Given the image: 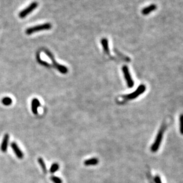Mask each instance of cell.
Listing matches in <instances>:
<instances>
[{
	"label": "cell",
	"mask_w": 183,
	"mask_h": 183,
	"mask_svg": "<svg viewBox=\"0 0 183 183\" xmlns=\"http://www.w3.org/2000/svg\"><path fill=\"white\" fill-rule=\"evenodd\" d=\"M167 129V125L166 124H163L162 125V127L161 129L159 130L157 136L155 138V140L154 143L152 144L151 148V151L152 152L155 153L157 151L159 150V148L161 146V144L162 140L163 137L164 133L165 131V130Z\"/></svg>",
	"instance_id": "6da1fadb"
},
{
	"label": "cell",
	"mask_w": 183,
	"mask_h": 183,
	"mask_svg": "<svg viewBox=\"0 0 183 183\" xmlns=\"http://www.w3.org/2000/svg\"><path fill=\"white\" fill-rule=\"evenodd\" d=\"M51 28H52L51 24H50L49 23H46L37 25L27 29L26 31V33L28 35H30L33 33L38 32L45 30H49Z\"/></svg>",
	"instance_id": "7a4b0ae2"
},
{
	"label": "cell",
	"mask_w": 183,
	"mask_h": 183,
	"mask_svg": "<svg viewBox=\"0 0 183 183\" xmlns=\"http://www.w3.org/2000/svg\"><path fill=\"white\" fill-rule=\"evenodd\" d=\"M145 90H146V86L144 85H141L134 92L126 95H124L122 97V98L124 99V101L134 99L136 97H138L139 96H140L142 93H143L145 92Z\"/></svg>",
	"instance_id": "3957f363"
},
{
	"label": "cell",
	"mask_w": 183,
	"mask_h": 183,
	"mask_svg": "<svg viewBox=\"0 0 183 183\" xmlns=\"http://www.w3.org/2000/svg\"><path fill=\"white\" fill-rule=\"evenodd\" d=\"M44 51L46 54L49 57V58L51 59V60L53 62V66L57 70H58L62 74H66L68 72V69L66 67H65L64 65H63L59 64L58 63H57L55 61L53 54H52V53L49 51H48V49H44Z\"/></svg>",
	"instance_id": "277c9868"
},
{
	"label": "cell",
	"mask_w": 183,
	"mask_h": 183,
	"mask_svg": "<svg viewBox=\"0 0 183 183\" xmlns=\"http://www.w3.org/2000/svg\"><path fill=\"white\" fill-rule=\"evenodd\" d=\"M38 5V3L37 2H33L29 6H27L26 9L23 10L19 14V16L20 18L23 19L26 17L29 14L31 13L34 10H35Z\"/></svg>",
	"instance_id": "5b68a950"
},
{
	"label": "cell",
	"mask_w": 183,
	"mask_h": 183,
	"mask_svg": "<svg viewBox=\"0 0 183 183\" xmlns=\"http://www.w3.org/2000/svg\"><path fill=\"white\" fill-rule=\"evenodd\" d=\"M122 70L124 75L125 79L127 82V85L129 88H132L134 85V82L132 79V77L130 73L129 68L127 65H124L122 68Z\"/></svg>",
	"instance_id": "8992f818"
},
{
	"label": "cell",
	"mask_w": 183,
	"mask_h": 183,
	"mask_svg": "<svg viewBox=\"0 0 183 183\" xmlns=\"http://www.w3.org/2000/svg\"><path fill=\"white\" fill-rule=\"evenodd\" d=\"M11 148L13 149V151H14V152L15 153L16 155L17 156V157L19 159H22L23 158V153L22 152V151L20 149V148H19V146H17L16 143L13 142L11 144Z\"/></svg>",
	"instance_id": "52a82bcc"
},
{
	"label": "cell",
	"mask_w": 183,
	"mask_h": 183,
	"mask_svg": "<svg viewBox=\"0 0 183 183\" xmlns=\"http://www.w3.org/2000/svg\"><path fill=\"white\" fill-rule=\"evenodd\" d=\"M9 140V135L8 134H5L4 135V137L3 138L1 146V150L2 152H5L7 150Z\"/></svg>",
	"instance_id": "ba28073f"
},
{
	"label": "cell",
	"mask_w": 183,
	"mask_h": 183,
	"mask_svg": "<svg viewBox=\"0 0 183 183\" xmlns=\"http://www.w3.org/2000/svg\"><path fill=\"white\" fill-rule=\"evenodd\" d=\"M156 9H157L156 5H155V4H151L150 5H149V6L144 8L143 9H142L141 14H143V15H145V16H146V15L150 14L151 12L156 10Z\"/></svg>",
	"instance_id": "9c48e42d"
},
{
	"label": "cell",
	"mask_w": 183,
	"mask_h": 183,
	"mask_svg": "<svg viewBox=\"0 0 183 183\" xmlns=\"http://www.w3.org/2000/svg\"><path fill=\"white\" fill-rule=\"evenodd\" d=\"M39 106H40L39 101L36 98L33 99L32 101V111L34 114H38V108Z\"/></svg>",
	"instance_id": "30bf717a"
},
{
	"label": "cell",
	"mask_w": 183,
	"mask_h": 183,
	"mask_svg": "<svg viewBox=\"0 0 183 183\" xmlns=\"http://www.w3.org/2000/svg\"><path fill=\"white\" fill-rule=\"evenodd\" d=\"M101 43L102 45L104 51L105 53L107 54L108 55H109V46H108V39L107 38H103L101 40Z\"/></svg>",
	"instance_id": "8fae6325"
},
{
	"label": "cell",
	"mask_w": 183,
	"mask_h": 183,
	"mask_svg": "<svg viewBox=\"0 0 183 183\" xmlns=\"http://www.w3.org/2000/svg\"><path fill=\"white\" fill-rule=\"evenodd\" d=\"M98 163H99V160L97 158H93L86 160L84 162V164L86 166H90V165H96Z\"/></svg>",
	"instance_id": "7c38bea8"
},
{
	"label": "cell",
	"mask_w": 183,
	"mask_h": 183,
	"mask_svg": "<svg viewBox=\"0 0 183 183\" xmlns=\"http://www.w3.org/2000/svg\"><path fill=\"white\" fill-rule=\"evenodd\" d=\"M12 99L10 97H5L2 99V103L5 106H9L12 104Z\"/></svg>",
	"instance_id": "4fadbf2b"
},
{
	"label": "cell",
	"mask_w": 183,
	"mask_h": 183,
	"mask_svg": "<svg viewBox=\"0 0 183 183\" xmlns=\"http://www.w3.org/2000/svg\"><path fill=\"white\" fill-rule=\"evenodd\" d=\"M38 162H39V163L40 164V165H41V168H42V171H43V172L45 173V174H46V172H47V170H46V165H45V162L43 160V159L42 158H38Z\"/></svg>",
	"instance_id": "5bb4252c"
},
{
	"label": "cell",
	"mask_w": 183,
	"mask_h": 183,
	"mask_svg": "<svg viewBox=\"0 0 183 183\" xmlns=\"http://www.w3.org/2000/svg\"><path fill=\"white\" fill-rule=\"evenodd\" d=\"M36 58H37L38 62L39 64L45 66V67H50V65L48 63L42 60L41 59L40 55H39V54H38V53L37 54V55H36Z\"/></svg>",
	"instance_id": "9a60e30c"
},
{
	"label": "cell",
	"mask_w": 183,
	"mask_h": 183,
	"mask_svg": "<svg viewBox=\"0 0 183 183\" xmlns=\"http://www.w3.org/2000/svg\"><path fill=\"white\" fill-rule=\"evenodd\" d=\"M58 170H59V165L57 163H54L51 167L50 172H51V173L53 174L56 171H57Z\"/></svg>",
	"instance_id": "2e32d148"
},
{
	"label": "cell",
	"mask_w": 183,
	"mask_h": 183,
	"mask_svg": "<svg viewBox=\"0 0 183 183\" xmlns=\"http://www.w3.org/2000/svg\"><path fill=\"white\" fill-rule=\"evenodd\" d=\"M180 132L183 135V114L180 116Z\"/></svg>",
	"instance_id": "e0dca14e"
},
{
	"label": "cell",
	"mask_w": 183,
	"mask_h": 183,
	"mask_svg": "<svg viewBox=\"0 0 183 183\" xmlns=\"http://www.w3.org/2000/svg\"><path fill=\"white\" fill-rule=\"evenodd\" d=\"M51 180L54 183H63L61 179L59 177H56V176H51Z\"/></svg>",
	"instance_id": "ac0fdd59"
}]
</instances>
